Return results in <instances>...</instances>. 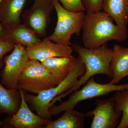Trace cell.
I'll list each match as a JSON object with an SVG mask.
<instances>
[{
  "mask_svg": "<svg viewBox=\"0 0 128 128\" xmlns=\"http://www.w3.org/2000/svg\"><path fill=\"white\" fill-rule=\"evenodd\" d=\"M113 18L102 11L86 13L82 28V42L84 47L94 48L114 40L125 41L128 37L127 28L114 23Z\"/></svg>",
  "mask_w": 128,
  "mask_h": 128,
  "instance_id": "6da1fadb",
  "label": "cell"
},
{
  "mask_svg": "<svg viewBox=\"0 0 128 128\" xmlns=\"http://www.w3.org/2000/svg\"><path fill=\"white\" fill-rule=\"evenodd\" d=\"M73 51L78 55L86 67L84 73L79 78L72 88L66 92L58 96L50 102V106L58 101L71 94L84 86L92 77L96 75L104 74L112 78L110 67L112 50L106 44L94 48H88L80 45L73 44L71 45Z\"/></svg>",
  "mask_w": 128,
  "mask_h": 128,
  "instance_id": "7a4b0ae2",
  "label": "cell"
},
{
  "mask_svg": "<svg viewBox=\"0 0 128 128\" xmlns=\"http://www.w3.org/2000/svg\"><path fill=\"white\" fill-rule=\"evenodd\" d=\"M85 71L84 64L78 57L74 68L63 81L55 87L42 92L37 96L26 95L25 99L31 105L37 114L44 119H50L52 116L49 111L50 102L57 96L72 88Z\"/></svg>",
  "mask_w": 128,
  "mask_h": 128,
  "instance_id": "3957f363",
  "label": "cell"
},
{
  "mask_svg": "<svg viewBox=\"0 0 128 128\" xmlns=\"http://www.w3.org/2000/svg\"><path fill=\"white\" fill-rule=\"evenodd\" d=\"M60 83L41 62L29 60L18 79V90L38 94Z\"/></svg>",
  "mask_w": 128,
  "mask_h": 128,
  "instance_id": "277c9868",
  "label": "cell"
},
{
  "mask_svg": "<svg viewBox=\"0 0 128 128\" xmlns=\"http://www.w3.org/2000/svg\"><path fill=\"white\" fill-rule=\"evenodd\" d=\"M128 89V83L118 85L109 82L100 84L96 82L92 76L82 89L72 93L68 100L56 106L53 105L49 108L52 116H56L66 110L74 108L80 102L107 95L110 92Z\"/></svg>",
  "mask_w": 128,
  "mask_h": 128,
  "instance_id": "5b68a950",
  "label": "cell"
},
{
  "mask_svg": "<svg viewBox=\"0 0 128 128\" xmlns=\"http://www.w3.org/2000/svg\"><path fill=\"white\" fill-rule=\"evenodd\" d=\"M57 16V21L54 33L49 39L56 43L71 46L72 36H79L82 30L85 16L84 12H73L64 8L58 0H53Z\"/></svg>",
  "mask_w": 128,
  "mask_h": 128,
  "instance_id": "8992f818",
  "label": "cell"
},
{
  "mask_svg": "<svg viewBox=\"0 0 128 128\" xmlns=\"http://www.w3.org/2000/svg\"><path fill=\"white\" fill-rule=\"evenodd\" d=\"M29 60L26 47L16 44L12 52L4 60L1 83L4 87L18 90V79Z\"/></svg>",
  "mask_w": 128,
  "mask_h": 128,
  "instance_id": "52a82bcc",
  "label": "cell"
},
{
  "mask_svg": "<svg viewBox=\"0 0 128 128\" xmlns=\"http://www.w3.org/2000/svg\"><path fill=\"white\" fill-rule=\"evenodd\" d=\"M54 9L53 0H34L32 7L22 14L24 24L38 37H46L50 14Z\"/></svg>",
  "mask_w": 128,
  "mask_h": 128,
  "instance_id": "ba28073f",
  "label": "cell"
},
{
  "mask_svg": "<svg viewBox=\"0 0 128 128\" xmlns=\"http://www.w3.org/2000/svg\"><path fill=\"white\" fill-rule=\"evenodd\" d=\"M94 110L85 114L87 118L93 117L91 128H114L119 124L121 112L116 109L113 97L97 99Z\"/></svg>",
  "mask_w": 128,
  "mask_h": 128,
  "instance_id": "9c48e42d",
  "label": "cell"
},
{
  "mask_svg": "<svg viewBox=\"0 0 128 128\" xmlns=\"http://www.w3.org/2000/svg\"><path fill=\"white\" fill-rule=\"evenodd\" d=\"M18 90L21 96L20 108L15 114L6 119L4 124L15 128H37L50 122V119L42 118L30 110L25 99L24 91L21 89Z\"/></svg>",
  "mask_w": 128,
  "mask_h": 128,
  "instance_id": "30bf717a",
  "label": "cell"
},
{
  "mask_svg": "<svg viewBox=\"0 0 128 128\" xmlns=\"http://www.w3.org/2000/svg\"><path fill=\"white\" fill-rule=\"evenodd\" d=\"M30 60L42 62L48 58L67 57L72 56L71 46L56 43L46 37L38 43L26 47Z\"/></svg>",
  "mask_w": 128,
  "mask_h": 128,
  "instance_id": "8fae6325",
  "label": "cell"
},
{
  "mask_svg": "<svg viewBox=\"0 0 128 128\" xmlns=\"http://www.w3.org/2000/svg\"><path fill=\"white\" fill-rule=\"evenodd\" d=\"M28 0H2L0 2V22L5 29L20 24V16Z\"/></svg>",
  "mask_w": 128,
  "mask_h": 128,
  "instance_id": "7c38bea8",
  "label": "cell"
},
{
  "mask_svg": "<svg viewBox=\"0 0 128 128\" xmlns=\"http://www.w3.org/2000/svg\"><path fill=\"white\" fill-rule=\"evenodd\" d=\"M112 49L110 67L113 77L110 82L117 84L128 76V48L115 44Z\"/></svg>",
  "mask_w": 128,
  "mask_h": 128,
  "instance_id": "4fadbf2b",
  "label": "cell"
},
{
  "mask_svg": "<svg viewBox=\"0 0 128 128\" xmlns=\"http://www.w3.org/2000/svg\"><path fill=\"white\" fill-rule=\"evenodd\" d=\"M77 58L67 57L48 58L41 62L60 82L64 80L74 68Z\"/></svg>",
  "mask_w": 128,
  "mask_h": 128,
  "instance_id": "5bb4252c",
  "label": "cell"
},
{
  "mask_svg": "<svg viewBox=\"0 0 128 128\" xmlns=\"http://www.w3.org/2000/svg\"><path fill=\"white\" fill-rule=\"evenodd\" d=\"M3 39L26 47L42 41L26 25L21 23L15 24L5 29V37Z\"/></svg>",
  "mask_w": 128,
  "mask_h": 128,
  "instance_id": "9a60e30c",
  "label": "cell"
},
{
  "mask_svg": "<svg viewBox=\"0 0 128 128\" xmlns=\"http://www.w3.org/2000/svg\"><path fill=\"white\" fill-rule=\"evenodd\" d=\"M102 10L111 16L116 24L127 28L128 25V0H104Z\"/></svg>",
  "mask_w": 128,
  "mask_h": 128,
  "instance_id": "2e32d148",
  "label": "cell"
},
{
  "mask_svg": "<svg viewBox=\"0 0 128 128\" xmlns=\"http://www.w3.org/2000/svg\"><path fill=\"white\" fill-rule=\"evenodd\" d=\"M2 60H0V70L4 65ZM16 89H9L0 82V113L12 116L17 112L20 108V92Z\"/></svg>",
  "mask_w": 128,
  "mask_h": 128,
  "instance_id": "e0dca14e",
  "label": "cell"
},
{
  "mask_svg": "<svg viewBox=\"0 0 128 128\" xmlns=\"http://www.w3.org/2000/svg\"><path fill=\"white\" fill-rule=\"evenodd\" d=\"M62 116L51 121L45 126L46 128H83L84 126L86 114L74 108L65 111Z\"/></svg>",
  "mask_w": 128,
  "mask_h": 128,
  "instance_id": "ac0fdd59",
  "label": "cell"
},
{
  "mask_svg": "<svg viewBox=\"0 0 128 128\" xmlns=\"http://www.w3.org/2000/svg\"><path fill=\"white\" fill-rule=\"evenodd\" d=\"M113 97L116 109L122 114L117 128H128V89L116 92Z\"/></svg>",
  "mask_w": 128,
  "mask_h": 128,
  "instance_id": "d6986e66",
  "label": "cell"
},
{
  "mask_svg": "<svg viewBox=\"0 0 128 128\" xmlns=\"http://www.w3.org/2000/svg\"><path fill=\"white\" fill-rule=\"evenodd\" d=\"M62 6L69 11L77 12L86 11V9L82 3V0H58Z\"/></svg>",
  "mask_w": 128,
  "mask_h": 128,
  "instance_id": "ffe728a7",
  "label": "cell"
},
{
  "mask_svg": "<svg viewBox=\"0 0 128 128\" xmlns=\"http://www.w3.org/2000/svg\"><path fill=\"white\" fill-rule=\"evenodd\" d=\"M86 13L96 12L102 10L104 0H82Z\"/></svg>",
  "mask_w": 128,
  "mask_h": 128,
  "instance_id": "44dd1931",
  "label": "cell"
},
{
  "mask_svg": "<svg viewBox=\"0 0 128 128\" xmlns=\"http://www.w3.org/2000/svg\"><path fill=\"white\" fill-rule=\"evenodd\" d=\"M16 44L5 39H0V60L5 54L13 49Z\"/></svg>",
  "mask_w": 128,
  "mask_h": 128,
  "instance_id": "7402d4cb",
  "label": "cell"
},
{
  "mask_svg": "<svg viewBox=\"0 0 128 128\" xmlns=\"http://www.w3.org/2000/svg\"><path fill=\"white\" fill-rule=\"evenodd\" d=\"M5 29L0 22V39H3L4 38Z\"/></svg>",
  "mask_w": 128,
  "mask_h": 128,
  "instance_id": "603a6c76",
  "label": "cell"
},
{
  "mask_svg": "<svg viewBox=\"0 0 128 128\" xmlns=\"http://www.w3.org/2000/svg\"><path fill=\"white\" fill-rule=\"evenodd\" d=\"M3 124H4V123L0 120V127L3 126Z\"/></svg>",
  "mask_w": 128,
  "mask_h": 128,
  "instance_id": "cb8c5ba5",
  "label": "cell"
},
{
  "mask_svg": "<svg viewBox=\"0 0 128 128\" xmlns=\"http://www.w3.org/2000/svg\"><path fill=\"white\" fill-rule=\"evenodd\" d=\"M2 0H0V2H1V1H2Z\"/></svg>",
  "mask_w": 128,
  "mask_h": 128,
  "instance_id": "d4e9b609",
  "label": "cell"
}]
</instances>
